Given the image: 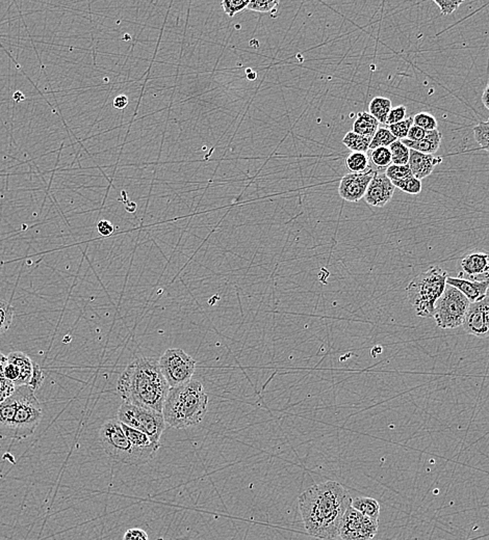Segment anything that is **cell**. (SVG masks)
Instances as JSON below:
<instances>
[{"label": "cell", "mask_w": 489, "mask_h": 540, "mask_svg": "<svg viewBox=\"0 0 489 540\" xmlns=\"http://www.w3.org/2000/svg\"><path fill=\"white\" fill-rule=\"evenodd\" d=\"M352 504L349 491L336 481H326L308 487L298 498L304 528L316 539L339 537L343 517Z\"/></svg>", "instance_id": "6da1fadb"}, {"label": "cell", "mask_w": 489, "mask_h": 540, "mask_svg": "<svg viewBox=\"0 0 489 540\" xmlns=\"http://www.w3.org/2000/svg\"><path fill=\"white\" fill-rule=\"evenodd\" d=\"M158 361L138 358L131 361L117 383V391L125 402L163 413L170 391Z\"/></svg>", "instance_id": "7a4b0ae2"}, {"label": "cell", "mask_w": 489, "mask_h": 540, "mask_svg": "<svg viewBox=\"0 0 489 540\" xmlns=\"http://www.w3.org/2000/svg\"><path fill=\"white\" fill-rule=\"evenodd\" d=\"M43 411L35 391L28 385L17 387L0 402V438L24 440L37 431Z\"/></svg>", "instance_id": "3957f363"}, {"label": "cell", "mask_w": 489, "mask_h": 540, "mask_svg": "<svg viewBox=\"0 0 489 540\" xmlns=\"http://www.w3.org/2000/svg\"><path fill=\"white\" fill-rule=\"evenodd\" d=\"M208 409V396L198 379L170 388L163 407L166 424L176 429H187L199 424Z\"/></svg>", "instance_id": "277c9868"}, {"label": "cell", "mask_w": 489, "mask_h": 540, "mask_svg": "<svg viewBox=\"0 0 489 540\" xmlns=\"http://www.w3.org/2000/svg\"><path fill=\"white\" fill-rule=\"evenodd\" d=\"M448 273L438 266H432L428 270L414 277L406 287L408 301L413 306L416 316L431 318L434 315L436 301L444 294L447 286Z\"/></svg>", "instance_id": "5b68a950"}, {"label": "cell", "mask_w": 489, "mask_h": 540, "mask_svg": "<svg viewBox=\"0 0 489 540\" xmlns=\"http://www.w3.org/2000/svg\"><path fill=\"white\" fill-rule=\"evenodd\" d=\"M117 419L122 424L146 434L154 444L160 446V438L167 425L163 413L124 401L119 409Z\"/></svg>", "instance_id": "8992f818"}, {"label": "cell", "mask_w": 489, "mask_h": 540, "mask_svg": "<svg viewBox=\"0 0 489 540\" xmlns=\"http://www.w3.org/2000/svg\"><path fill=\"white\" fill-rule=\"evenodd\" d=\"M470 304L459 290L447 285L444 294L436 301L433 318L442 330L459 328L464 324Z\"/></svg>", "instance_id": "52a82bcc"}, {"label": "cell", "mask_w": 489, "mask_h": 540, "mask_svg": "<svg viewBox=\"0 0 489 540\" xmlns=\"http://www.w3.org/2000/svg\"><path fill=\"white\" fill-rule=\"evenodd\" d=\"M99 440L103 451L112 460L136 466L134 448L118 419H111L101 426Z\"/></svg>", "instance_id": "ba28073f"}, {"label": "cell", "mask_w": 489, "mask_h": 540, "mask_svg": "<svg viewBox=\"0 0 489 540\" xmlns=\"http://www.w3.org/2000/svg\"><path fill=\"white\" fill-rule=\"evenodd\" d=\"M158 364L163 376L171 388L188 383L196 369V361L180 348L167 350L160 356Z\"/></svg>", "instance_id": "9c48e42d"}, {"label": "cell", "mask_w": 489, "mask_h": 540, "mask_svg": "<svg viewBox=\"0 0 489 540\" xmlns=\"http://www.w3.org/2000/svg\"><path fill=\"white\" fill-rule=\"evenodd\" d=\"M378 521L361 515L350 506L339 530L341 540H373L378 532Z\"/></svg>", "instance_id": "30bf717a"}, {"label": "cell", "mask_w": 489, "mask_h": 540, "mask_svg": "<svg viewBox=\"0 0 489 540\" xmlns=\"http://www.w3.org/2000/svg\"><path fill=\"white\" fill-rule=\"evenodd\" d=\"M464 330L480 339L489 337V296L470 304L464 324Z\"/></svg>", "instance_id": "8fae6325"}, {"label": "cell", "mask_w": 489, "mask_h": 540, "mask_svg": "<svg viewBox=\"0 0 489 540\" xmlns=\"http://www.w3.org/2000/svg\"><path fill=\"white\" fill-rule=\"evenodd\" d=\"M376 172L367 169L365 173H350L343 176L339 182L338 195L347 202L358 203L365 198L367 187Z\"/></svg>", "instance_id": "7c38bea8"}, {"label": "cell", "mask_w": 489, "mask_h": 540, "mask_svg": "<svg viewBox=\"0 0 489 540\" xmlns=\"http://www.w3.org/2000/svg\"><path fill=\"white\" fill-rule=\"evenodd\" d=\"M459 277L471 281H489V253L473 251L461 259Z\"/></svg>", "instance_id": "4fadbf2b"}, {"label": "cell", "mask_w": 489, "mask_h": 540, "mask_svg": "<svg viewBox=\"0 0 489 540\" xmlns=\"http://www.w3.org/2000/svg\"><path fill=\"white\" fill-rule=\"evenodd\" d=\"M395 189L393 182L387 178L385 173L376 172L365 193V202L370 206L382 208L391 202L395 193Z\"/></svg>", "instance_id": "5bb4252c"}, {"label": "cell", "mask_w": 489, "mask_h": 540, "mask_svg": "<svg viewBox=\"0 0 489 540\" xmlns=\"http://www.w3.org/2000/svg\"><path fill=\"white\" fill-rule=\"evenodd\" d=\"M447 285L459 290L470 303L482 301L488 296L489 281L478 282L462 277H447Z\"/></svg>", "instance_id": "9a60e30c"}, {"label": "cell", "mask_w": 489, "mask_h": 540, "mask_svg": "<svg viewBox=\"0 0 489 540\" xmlns=\"http://www.w3.org/2000/svg\"><path fill=\"white\" fill-rule=\"evenodd\" d=\"M442 162V158L440 156L430 155V154L420 153V152L411 150L408 165L413 172V177L416 179L423 180L429 177L433 173L434 169Z\"/></svg>", "instance_id": "2e32d148"}, {"label": "cell", "mask_w": 489, "mask_h": 540, "mask_svg": "<svg viewBox=\"0 0 489 540\" xmlns=\"http://www.w3.org/2000/svg\"><path fill=\"white\" fill-rule=\"evenodd\" d=\"M8 363L16 366L19 371V380L17 387L21 385H30V380L34 374L35 361L30 360L28 354L21 352H14L6 356Z\"/></svg>", "instance_id": "e0dca14e"}, {"label": "cell", "mask_w": 489, "mask_h": 540, "mask_svg": "<svg viewBox=\"0 0 489 540\" xmlns=\"http://www.w3.org/2000/svg\"><path fill=\"white\" fill-rule=\"evenodd\" d=\"M442 133L438 131V129L433 130V131H429L426 138L424 140H420V142H413V140H401L409 150H414V151L420 152V153L430 154L433 155L434 153L438 151L440 144H442Z\"/></svg>", "instance_id": "ac0fdd59"}, {"label": "cell", "mask_w": 489, "mask_h": 540, "mask_svg": "<svg viewBox=\"0 0 489 540\" xmlns=\"http://www.w3.org/2000/svg\"><path fill=\"white\" fill-rule=\"evenodd\" d=\"M379 128V122L367 112H358L352 127V131L363 136L373 138Z\"/></svg>", "instance_id": "d6986e66"}, {"label": "cell", "mask_w": 489, "mask_h": 540, "mask_svg": "<svg viewBox=\"0 0 489 540\" xmlns=\"http://www.w3.org/2000/svg\"><path fill=\"white\" fill-rule=\"evenodd\" d=\"M351 506L361 515L378 521L379 515H380V504L373 498H355V499H352Z\"/></svg>", "instance_id": "ffe728a7"}, {"label": "cell", "mask_w": 489, "mask_h": 540, "mask_svg": "<svg viewBox=\"0 0 489 540\" xmlns=\"http://www.w3.org/2000/svg\"><path fill=\"white\" fill-rule=\"evenodd\" d=\"M391 101L384 97H375L369 104V114L378 121L379 124H385L389 112H391Z\"/></svg>", "instance_id": "44dd1931"}, {"label": "cell", "mask_w": 489, "mask_h": 540, "mask_svg": "<svg viewBox=\"0 0 489 540\" xmlns=\"http://www.w3.org/2000/svg\"><path fill=\"white\" fill-rule=\"evenodd\" d=\"M371 142L372 138L360 136L353 131L348 132L343 138V144L348 149L351 150L352 152H360V153H367L369 151Z\"/></svg>", "instance_id": "7402d4cb"}, {"label": "cell", "mask_w": 489, "mask_h": 540, "mask_svg": "<svg viewBox=\"0 0 489 540\" xmlns=\"http://www.w3.org/2000/svg\"><path fill=\"white\" fill-rule=\"evenodd\" d=\"M370 158L367 153L360 152H352L346 158V165L352 173H365L369 169Z\"/></svg>", "instance_id": "603a6c76"}, {"label": "cell", "mask_w": 489, "mask_h": 540, "mask_svg": "<svg viewBox=\"0 0 489 540\" xmlns=\"http://www.w3.org/2000/svg\"><path fill=\"white\" fill-rule=\"evenodd\" d=\"M389 151L391 153V160H393V164L395 165H406L409 162V154H411V150L403 144L401 140H396L389 145Z\"/></svg>", "instance_id": "cb8c5ba5"}, {"label": "cell", "mask_w": 489, "mask_h": 540, "mask_svg": "<svg viewBox=\"0 0 489 540\" xmlns=\"http://www.w3.org/2000/svg\"><path fill=\"white\" fill-rule=\"evenodd\" d=\"M396 138L391 133L387 128L379 127L376 133L372 138L370 150L377 149V148H389V145L395 143Z\"/></svg>", "instance_id": "d4e9b609"}, {"label": "cell", "mask_w": 489, "mask_h": 540, "mask_svg": "<svg viewBox=\"0 0 489 540\" xmlns=\"http://www.w3.org/2000/svg\"><path fill=\"white\" fill-rule=\"evenodd\" d=\"M15 316V308L8 301L0 299V335L10 330Z\"/></svg>", "instance_id": "484cf974"}, {"label": "cell", "mask_w": 489, "mask_h": 540, "mask_svg": "<svg viewBox=\"0 0 489 540\" xmlns=\"http://www.w3.org/2000/svg\"><path fill=\"white\" fill-rule=\"evenodd\" d=\"M370 160L378 169H387L393 164L391 153L389 148H377L370 153Z\"/></svg>", "instance_id": "4316f807"}, {"label": "cell", "mask_w": 489, "mask_h": 540, "mask_svg": "<svg viewBox=\"0 0 489 540\" xmlns=\"http://www.w3.org/2000/svg\"><path fill=\"white\" fill-rule=\"evenodd\" d=\"M391 182L394 186L408 195H420L422 191V182L413 176L406 179L391 181Z\"/></svg>", "instance_id": "83f0119b"}, {"label": "cell", "mask_w": 489, "mask_h": 540, "mask_svg": "<svg viewBox=\"0 0 489 540\" xmlns=\"http://www.w3.org/2000/svg\"><path fill=\"white\" fill-rule=\"evenodd\" d=\"M473 138L476 142L489 153V124L488 122H481L473 128Z\"/></svg>", "instance_id": "f1b7e54d"}, {"label": "cell", "mask_w": 489, "mask_h": 540, "mask_svg": "<svg viewBox=\"0 0 489 540\" xmlns=\"http://www.w3.org/2000/svg\"><path fill=\"white\" fill-rule=\"evenodd\" d=\"M413 126V116H408V118L396 123V124L389 125V126H387V129L391 131V133L395 136L396 140H402L407 138V134H408L409 130Z\"/></svg>", "instance_id": "f546056e"}, {"label": "cell", "mask_w": 489, "mask_h": 540, "mask_svg": "<svg viewBox=\"0 0 489 540\" xmlns=\"http://www.w3.org/2000/svg\"><path fill=\"white\" fill-rule=\"evenodd\" d=\"M413 125L426 130V131H433L437 129L438 123L435 116L429 112H420V114L413 116Z\"/></svg>", "instance_id": "4dcf8cb0"}, {"label": "cell", "mask_w": 489, "mask_h": 540, "mask_svg": "<svg viewBox=\"0 0 489 540\" xmlns=\"http://www.w3.org/2000/svg\"><path fill=\"white\" fill-rule=\"evenodd\" d=\"M385 175H387V178L391 181L406 179V178L413 177V172H411L408 164H391V167H389L385 169Z\"/></svg>", "instance_id": "1f68e13d"}, {"label": "cell", "mask_w": 489, "mask_h": 540, "mask_svg": "<svg viewBox=\"0 0 489 540\" xmlns=\"http://www.w3.org/2000/svg\"><path fill=\"white\" fill-rule=\"evenodd\" d=\"M249 0H224L221 2L222 8H223L225 14L228 15V17L232 18L235 15L239 14V13L243 12L248 6Z\"/></svg>", "instance_id": "d6a6232c"}, {"label": "cell", "mask_w": 489, "mask_h": 540, "mask_svg": "<svg viewBox=\"0 0 489 540\" xmlns=\"http://www.w3.org/2000/svg\"><path fill=\"white\" fill-rule=\"evenodd\" d=\"M278 4L279 1H277V0H251V1H249L247 8L253 11V12L270 13Z\"/></svg>", "instance_id": "836d02e7"}, {"label": "cell", "mask_w": 489, "mask_h": 540, "mask_svg": "<svg viewBox=\"0 0 489 540\" xmlns=\"http://www.w3.org/2000/svg\"><path fill=\"white\" fill-rule=\"evenodd\" d=\"M434 4L440 8V14L444 16H449V15L453 14L464 1H456V0H446V1H442V0H434Z\"/></svg>", "instance_id": "e575fe53"}, {"label": "cell", "mask_w": 489, "mask_h": 540, "mask_svg": "<svg viewBox=\"0 0 489 540\" xmlns=\"http://www.w3.org/2000/svg\"><path fill=\"white\" fill-rule=\"evenodd\" d=\"M405 119H406V107L404 105L393 107L391 112H389L385 125L389 126V125L396 124V123L401 122V121L405 120Z\"/></svg>", "instance_id": "d590c367"}, {"label": "cell", "mask_w": 489, "mask_h": 540, "mask_svg": "<svg viewBox=\"0 0 489 540\" xmlns=\"http://www.w3.org/2000/svg\"><path fill=\"white\" fill-rule=\"evenodd\" d=\"M44 381V372L43 370L40 368L38 364L35 363L34 374H33L32 380H30V385L28 387L30 389L34 390L35 392L41 387L42 383Z\"/></svg>", "instance_id": "8d00e7d4"}, {"label": "cell", "mask_w": 489, "mask_h": 540, "mask_svg": "<svg viewBox=\"0 0 489 540\" xmlns=\"http://www.w3.org/2000/svg\"><path fill=\"white\" fill-rule=\"evenodd\" d=\"M123 540H149L148 534L143 529L131 528L125 532Z\"/></svg>", "instance_id": "74e56055"}, {"label": "cell", "mask_w": 489, "mask_h": 540, "mask_svg": "<svg viewBox=\"0 0 489 540\" xmlns=\"http://www.w3.org/2000/svg\"><path fill=\"white\" fill-rule=\"evenodd\" d=\"M6 356H4V354H0V385H4V387H8V385H13V387H15V385H13L12 383H10V381H8V379L4 378V366H6ZM6 397H8V396L6 395V394H4V392L0 391V398H1L2 400H4V399H6ZM0 402H1V400H0Z\"/></svg>", "instance_id": "f35d334b"}, {"label": "cell", "mask_w": 489, "mask_h": 540, "mask_svg": "<svg viewBox=\"0 0 489 540\" xmlns=\"http://www.w3.org/2000/svg\"><path fill=\"white\" fill-rule=\"evenodd\" d=\"M428 132L429 131H426V130L422 129V128L413 125V126L411 128V130H409L406 138L407 140H413V142H420V140H424V138H426Z\"/></svg>", "instance_id": "ab89813d"}, {"label": "cell", "mask_w": 489, "mask_h": 540, "mask_svg": "<svg viewBox=\"0 0 489 540\" xmlns=\"http://www.w3.org/2000/svg\"><path fill=\"white\" fill-rule=\"evenodd\" d=\"M114 226L109 220H102L97 224V231H98L99 234L101 236L112 235L114 233Z\"/></svg>", "instance_id": "60d3db41"}, {"label": "cell", "mask_w": 489, "mask_h": 540, "mask_svg": "<svg viewBox=\"0 0 489 540\" xmlns=\"http://www.w3.org/2000/svg\"><path fill=\"white\" fill-rule=\"evenodd\" d=\"M127 105H129V98H127L125 95H120V96L114 98V107L116 108V109H124Z\"/></svg>", "instance_id": "b9f144b4"}, {"label": "cell", "mask_w": 489, "mask_h": 540, "mask_svg": "<svg viewBox=\"0 0 489 540\" xmlns=\"http://www.w3.org/2000/svg\"><path fill=\"white\" fill-rule=\"evenodd\" d=\"M482 103L489 110V83L486 85L483 95H482Z\"/></svg>", "instance_id": "7bdbcfd3"}, {"label": "cell", "mask_w": 489, "mask_h": 540, "mask_svg": "<svg viewBox=\"0 0 489 540\" xmlns=\"http://www.w3.org/2000/svg\"><path fill=\"white\" fill-rule=\"evenodd\" d=\"M488 296H489V287H488Z\"/></svg>", "instance_id": "ee69618b"}, {"label": "cell", "mask_w": 489, "mask_h": 540, "mask_svg": "<svg viewBox=\"0 0 489 540\" xmlns=\"http://www.w3.org/2000/svg\"><path fill=\"white\" fill-rule=\"evenodd\" d=\"M488 124H489V119H488Z\"/></svg>", "instance_id": "f6af8a7d"}]
</instances>
